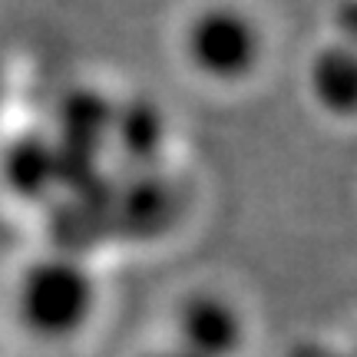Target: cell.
Wrapping results in <instances>:
<instances>
[{
  "label": "cell",
  "instance_id": "cell-1",
  "mask_svg": "<svg viewBox=\"0 0 357 357\" xmlns=\"http://www.w3.org/2000/svg\"><path fill=\"white\" fill-rule=\"evenodd\" d=\"M17 321L40 341H63L86 328L96 307L93 275L70 255L33 258L13 288Z\"/></svg>",
  "mask_w": 357,
  "mask_h": 357
},
{
  "label": "cell",
  "instance_id": "cell-2",
  "mask_svg": "<svg viewBox=\"0 0 357 357\" xmlns=\"http://www.w3.org/2000/svg\"><path fill=\"white\" fill-rule=\"evenodd\" d=\"M189 56L208 77H242L258 60V33L238 13L208 10L189 30Z\"/></svg>",
  "mask_w": 357,
  "mask_h": 357
},
{
  "label": "cell",
  "instance_id": "cell-3",
  "mask_svg": "<svg viewBox=\"0 0 357 357\" xmlns=\"http://www.w3.org/2000/svg\"><path fill=\"white\" fill-rule=\"evenodd\" d=\"M178 347L192 351L195 357H229L238 347L242 324L222 298L215 294H192L182 305L176 321Z\"/></svg>",
  "mask_w": 357,
  "mask_h": 357
},
{
  "label": "cell",
  "instance_id": "cell-4",
  "mask_svg": "<svg viewBox=\"0 0 357 357\" xmlns=\"http://www.w3.org/2000/svg\"><path fill=\"white\" fill-rule=\"evenodd\" d=\"M178 212V199L172 182L159 176H139L132 178L126 189H116L113 195V225L126 235H159L172 225Z\"/></svg>",
  "mask_w": 357,
  "mask_h": 357
},
{
  "label": "cell",
  "instance_id": "cell-5",
  "mask_svg": "<svg viewBox=\"0 0 357 357\" xmlns=\"http://www.w3.org/2000/svg\"><path fill=\"white\" fill-rule=\"evenodd\" d=\"M311 89L318 102L334 116L357 113V50L354 47H328L314 56Z\"/></svg>",
  "mask_w": 357,
  "mask_h": 357
},
{
  "label": "cell",
  "instance_id": "cell-6",
  "mask_svg": "<svg viewBox=\"0 0 357 357\" xmlns=\"http://www.w3.org/2000/svg\"><path fill=\"white\" fill-rule=\"evenodd\" d=\"M113 139L129 162H136V166L153 162L155 155L162 153V139H166L162 113L146 100L126 102L113 116Z\"/></svg>",
  "mask_w": 357,
  "mask_h": 357
},
{
  "label": "cell",
  "instance_id": "cell-7",
  "mask_svg": "<svg viewBox=\"0 0 357 357\" xmlns=\"http://www.w3.org/2000/svg\"><path fill=\"white\" fill-rule=\"evenodd\" d=\"M56 178H60V155L50 142L26 136L10 153V182H17L20 192L33 195V189H47L43 182H56Z\"/></svg>",
  "mask_w": 357,
  "mask_h": 357
},
{
  "label": "cell",
  "instance_id": "cell-8",
  "mask_svg": "<svg viewBox=\"0 0 357 357\" xmlns=\"http://www.w3.org/2000/svg\"><path fill=\"white\" fill-rule=\"evenodd\" d=\"M153 357H195L192 351H185V347H169V351H159V354H153Z\"/></svg>",
  "mask_w": 357,
  "mask_h": 357
},
{
  "label": "cell",
  "instance_id": "cell-9",
  "mask_svg": "<svg viewBox=\"0 0 357 357\" xmlns=\"http://www.w3.org/2000/svg\"><path fill=\"white\" fill-rule=\"evenodd\" d=\"M354 357H357V354H354Z\"/></svg>",
  "mask_w": 357,
  "mask_h": 357
}]
</instances>
